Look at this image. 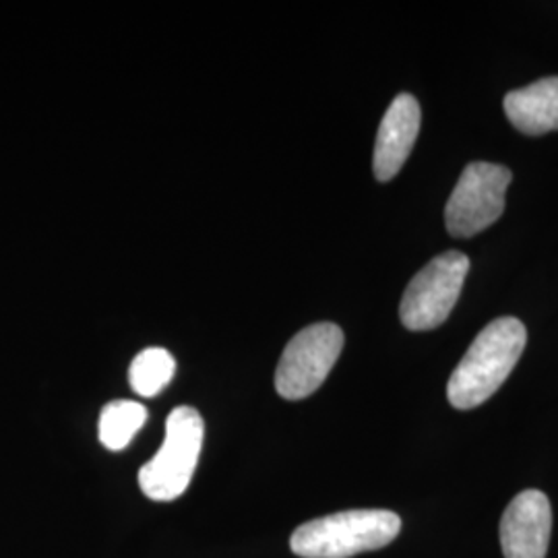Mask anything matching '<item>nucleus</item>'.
Returning <instances> with one entry per match:
<instances>
[{"mask_svg": "<svg viewBox=\"0 0 558 558\" xmlns=\"http://www.w3.org/2000/svg\"><path fill=\"white\" fill-rule=\"evenodd\" d=\"M511 180V170L499 163H470L447 201L445 223L449 234L472 239L499 220Z\"/></svg>", "mask_w": 558, "mask_h": 558, "instance_id": "obj_5", "label": "nucleus"}, {"mask_svg": "<svg viewBox=\"0 0 558 558\" xmlns=\"http://www.w3.org/2000/svg\"><path fill=\"white\" fill-rule=\"evenodd\" d=\"M205 424L191 405H180L166 420V439L160 451L140 470L145 497L158 502L179 499L189 488L199 463Z\"/></svg>", "mask_w": 558, "mask_h": 558, "instance_id": "obj_3", "label": "nucleus"}, {"mask_svg": "<svg viewBox=\"0 0 558 558\" xmlns=\"http://www.w3.org/2000/svg\"><path fill=\"white\" fill-rule=\"evenodd\" d=\"M505 114L519 133L530 137L558 131V77L509 92L505 96Z\"/></svg>", "mask_w": 558, "mask_h": 558, "instance_id": "obj_9", "label": "nucleus"}, {"mask_svg": "<svg viewBox=\"0 0 558 558\" xmlns=\"http://www.w3.org/2000/svg\"><path fill=\"white\" fill-rule=\"evenodd\" d=\"M341 350L343 331L336 323H315L302 329L290 339L279 359L276 371L279 396L290 401L313 396L329 377Z\"/></svg>", "mask_w": 558, "mask_h": 558, "instance_id": "obj_6", "label": "nucleus"}, {"mask_svg": "<svg viewBox=\"0 0 558 558\" xmlns=\"http://www.w3.org/2000/svg\"><path fill=\"white\" fill-rule=\"evenodd\" d=\"M177 360L163 348H147L140 352L129 371V383L141 398H154L172 380Z\"/></svg>", "mask_w": 558, "mask_h": 558, "instance_id": "obj_11", "label": "nucleus"}, {"mask_svg": "<svg viewBox=\"0 0 558 558\" xmlns=\"http://www.w3.org/2000/svg\"><path fill=\"white\" fill-rule=\"evenodd\" d=\"M147 420V410L140 401L119 399L101 410L100 440L110 451H122L140 433Z\"/></svg>", "mask_w": 558, "mask_h": 558, "instance_id": "obj_10", "label": "nucleus"}, {"mask_svg": "<svg viewBox=\"0 0 558 558\" xmlns=\"http://www.w3.org/2000/svg\"><path fill=\"white\" fill-rule=\"evenodd\" d=\"M525 343V325L515 317H500L488 323L472 341L449 379V403L458 410H474L493 398L513 373Z\"/></svg>", "mask_w": 558, "mask_h": 558, "instance_id": "obj_1", "label": "nucleus"}, {"mask_svg": "<svg viewBox=\"0 0 558 558\" xmlns=\"http://www.w3.org/2000/svg\"><path fill=\"white\" fill-rule=\"evenodd\" d=\"M401 519L385 509L341 511L302 523L290 546L300 558H350L385 548L398 538Z\"/></svg>", "mask_w": 558, "mask_h": 558, "instance_id": "obj_2", "label": "nucleus"}, {"mask_svg": "<svg viewBox=\"0 0 558 558\" xmlns=\"http://www.w3.org/2000/svg\"><path fill=\"white\" fill-rule=\"evenodd\" d=\"M553 532L550 500L539 490H523L509 502L500 521L505 558H546Z\"/></svg>", "mask_w": 558, "mask_h": 558, "instance_id": "obj_7", "label": "nucleus"}, {"mask_svg": "<svg viewBox=\"0 0 558 558\" xmlns=\"http://www.w3.org/2000/svg\"><path fill=\"white\" fill-rule=\"evenodd\" d=\"M420 104L410 94H399L380 120L373 170L380 182L396 179L418 140Z\"/></svg>", "mask_w": 558, "mask_h": 558, "instance_id": "obj_8", "label": "nucleus"}, {"mask_svg": "<svg viewBox=\"0 0 558 558\" xmlns=\"http://www.w3.org/2000/svg\"><path fill=\"white\" fill-rule=\"evenodd\" d=\"M470 271V259L449 251L422 267L403 292L399 317L410 331H430L449 319Z\"/></svg>", "mask_w": 558, "mask_h": 558, "instance_id": "obj_4", "label": "nucleus"}]
</instances>
